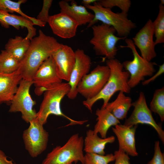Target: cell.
<instances>
[{"mask_svg":"<svg viewBox=\"0 0 164 164\" xmlns=\"http://www.w3.org/2000/svg\"><path fill=\"white\" fill-rule=\"evenodd\" d=\"M62 44L54 37L47 35L39 30L38 36L31 40L27 51L20 63L18 70L22 79L32 81L35 74L42 63Z\"/></svg>","mask_w":164,"mask_h":164,"instance_id":"cell-1","label":"cell"},{"mask_svg":"<svg viewBox=\"0 0 164 164\" xmlns=\"http://www.w3.org/2000/svg\"><path fill=\"white\" fill-rule=\"evenodd\" d=\"M106 63L110 70V75L107 83L97 95L83 101V104L91 112L93 105L98 100H103L101 108H105L111 97L116 92L128 93L131 91V88L128 84L130 74L127 71L123 70L122 63L115 58L107 60Z\"/></svg>","mask_w":164,"mask_h":164,"instance_id":"cell-2","label":"cell"},{"mask_svg":"<svg viewBox=\"0 0 164 164\" xmlns=\"http://www.w3.org/2000/svg\"><path fill=\"white\" fill-rule=\"evenodd\" d=\"M70 90L68 83L54 84L47 88L44 93L43 100L37 113L36 119L42 125L45 124L49 116L54 114L62 116L69 120L70 123L67 126L76 125H81L87 120L76 121L71 119L62 111L60 103L62 99L67 95Z\"/></svg>","mask_w":164,"mask_h":164,"instance_id":"cell-3","label":"cell"},{"mask_svg":"<svg viewBox=\"0 0 164 164\" xmlns=\"http://www.w3.org/2000/svg\"><path fill=\"white\" fill-rule=\"evenodd\" d=\"M98 1L94 3L93 5L85 6L92 11L94 15L93 20L88 24L87 27H91L100 21L102 23L113 27L118 36L127 38L131 31L136 28V24L128 19V13L121 11L114 12L111 9L101 6Z\"/></svg>","mask_w":164,"mask_h":164,"instance_id":"cell-4","label":"cell"},{"mask_svg":"<svg viewBox=\"0 0 164 164\" xmlns=\"http://www.w3.org/2000/svg\"><path fill=\"white\" fill-rule=\"evenodd\" d=\"M84 139L78 133L72 135L63 146H57L48 154L41 164L84 163Z\"/></svg>","mask_w":164,"mask_h":164,"instance_id":"cell-5","label":"cell"},{"mask_svg":"<svg viewBox=\"0 0 164 164\" xmlns=\"http://www.w3.org/2000/svg\"><path fill=\"white\" fill-rule=\"evenodd\" d=\"M91 27L93 36L90 43L93 45L96 55L105 56L107 60L115 58L118 50L117 43L126 38L116 36L114 29L104 24L94 25Z\"/></svg>","mask_w":164,"mask_h":164,"instance_id":"cell-6","label":"cell"},{"mask_svg":"<svg viewBox=\"0 0 164 164\" xmlns=\"http://www.w3.org/2000/svg\"><path fill=\"white\" fill-rule=\"evenodd\" d=\"M125 46L121 47H127L132 51L133 56L132 60H126L122 63L123 68L130 74L128 84L131 88L137 85L144 80L145 77L151 76L155 71V62L147 61L144 59L138 53L132 39L126 38Z\"/></svg>","mask_w":164,"mask_h":164,"instance_id":"cell-7","label":"cell"},{"mask_svg":"<svg viewBox=\"0 0 164 164\" xmlns=\"http://www.w3.org/2000/svg\"><path fill=\"white\" fill-rule=\"evenodd\" d=\"M110 70L107 66L97 65L89 73L84 76L78 84V93L86 100L97 95L103 88L109 78Z\"/></svg>","mask_w":164,"mask_h":164,"instance_id":"cell-8","label":"cell"},{"mask_svg":"<svg viewBox=\"0 0 164 164\" xmlns=\"http://www.w3.org/2000/svg\"><path fill=\"white\" fill-rule=\"evenodd\" d=\"M33 84V81L21 80L9 110L10 112H21L22 119L27 123H29L36 118L37 113L33 109L36 103L29 94L30 88Z\"/></svg>","mask_w":164,"mask_h":164,"instance_id":"cell-9","label":"cell"},{"mask_svg":"<svg viewBox=\"0 0 164 164\" xmlns=\"http://www.w3.org/2000/svg\"><path fill=\"white\" fill-rule=\"evenodd\" d=\"M23 133V139L26 149L32 158L36 157L46 149L49 139L48 133L43 125L36 118Z\"/></svg>","mask_w":164,"mask_h":164,"instance_id":"cell-10","label":"cell"},{"mask_svg":"<svg viewBox=\"0 0 164 164\" xmlns=\"http://www.w3.org/2000/svg\"><path fill=\"white\" fill-rule=\"evenodd\" d=\"M134 109L129 117L126 119L124 125L132 127L138 124H146L152 127L164 143V131L160 125L157 124L152 116V112L148 107L145 94L140 92L138 99L132 103Z\"/></svg>","mask_w":164,"mask_h":164,"instance_id":"cell-11","label":"cell"},{"mask_svg":"<svg viewBox=\"0 0 164 164\" xmlns=\"http://www.w3.org/2000/svg\"><path fill=\"white\" fill-rule=\"evenodd\" d=\"M62 80L58 75L54 60L51 56L42 63L33 77V84L36 87L35 92L40 95L52 86L62 83Z\"/></svg>","mask_w":164,"mask_h":164,"instance_id":"cell-12","label":"cell"},{"mask_svg":"<svg viewBox=\"0 0 164 164\" xmlns=\"http://www.w3.org/2000/svg\"><path fill=\"white\" fill-rule=\"evenodd\" d=\"M154 35L153 21L149 19L132 38L134 45L140 51L141 56L148 61H151L157 55Z\"/></svg>","mask_w":164,"mask_h":164,"instance_id":"cell-13","label":"cell"},{"mask_svg":"<svg viewBox=\"0 0 164 164\" xmlns=\"http://www.w3.org/2000/svg\"><path fill=\"white\" fill-rule=\"evenodd\" d=\"M75 62L71 73L68 83L70 90L67 96L70 99H74L78 94L77 86L83 77L90 71L91 60L82 49H78L75 51Z\"/></svg>","mask_w":164,"mask_h":164,"instance_id":"cell-14","label":"cell"},{"mask_svg":"<svg viewBox=\"0 0 164 164\" xmlns=\"http://www.w3.org/2000/svg\"><path fill=\"white\" fill-rule=\"evenodd\" d=\"M52 56L58 76L69 82L75 62V52L70 47L62 44Z\"/></svg>","mask_w":164,"mask_h":164,"instance_id":"cell-15","label":"cell"},{"mask_svg":"<svg viewBox=\"0 0 164 164\" xmlns=\"http://www.w3.org/2000/svg\"><path fill=\"white\" fill-rule=\"evenodd\" d=\"M48 23L53 33L63 39H70L75 36L79 26L72 18L61 12L50 16Z\"/></svg>","mask_w":164,"mask_h":164,"instance_id":"cell-16","label":"cell"},{"mask_svg":"<svg viewBox=\"0 0 164 164\" xmlns=\"http://www.w3.org/2000/svg\"><path fill=\"white\" fill-rule=\"evenodd\" d=\"M138 125L128 127L118 124L112 128V130L117 137L119 149L128 155L136 156L138 155L135 146V135Z\"/></svg>","mask_w":164,"mask_h":164,"instance_id":"cell-17","label":"cell"},{"mask_svg":"<svg viewBox=\"0 0 164 164\" xmlns=\"http://www.w3.org/2000/svg\"><path fill=\"white\" fill-rule=\"evenodd\" d=\"M22 79L18 70L10 74L0 73V104L11 102Z\"/></svg>","mask_w":164,"mask_h":164,"instance_id":"cell-18","label":"cell"},{"mask_svg":"<svg viewBox=\"0 0 164 164\" xmlns=\"http://www.w3.org/2000/svg\"><path fill=\"white\" fill-rule=\"evenodd\" d=\"M61 12L66 13L75 21L79 26L85 25L90 23L93 20L94 15L87 11L84 6L78 5L74 0L69 3L67 0H62L59 2Z\"/></svg>","mask_w":164,"mask_h":164,"instance_id":"cell-19","label":"cell"},{"mask_svg":"<svg viewBox=\"0 0 164 164\" xmlns=\"http://www.w3.org/2000/svg\"><path fill=\"white\" fill-rule=\"evenodd\" d=\"M0 23L2 26L8 28L12 26L19 30L20 28H26L28 34L26 37L30 40L36 34V29L32 21L21 15H17L4 11H0Z\"/></svg>","mask_w":164,"mask_h":164,"instance_id":"cell-20","label":"cell"},{"mask_svg":"<svg viewBox=\"0 0 164 164\" xmlns=\"http://www.w3.org/2000/svg\"><path fill=\"white\" fill-rule=\"evenodd\" d=\"M115 140L114 136L105 138L99 137L93 130L89 129L86 132L84 140V150L86 153H93L101 155H105L104 149L106 144L112 143Z\"/></svg>","mask_w":164,"mask_h":164,"instance_id":"cell-21","label":"cell"},{"mask_svg":"<svg viewBox=\"0 0 164 164\" xmlns=\"http://www.w3.org/2000/svg\"><path fill=\"white\" fill-rule=\"evenodd\" d=\"M95 114L97 116V122L93 130L95 134L99 133L102 138L107 137V132L111 127L120 124L119 120L106 108L97 109Z\"/></svg>","mask_w":164,"mask_h":164,"instance_id":"cell-22","label":"cell"},{"mask_svg":"<svg viewBox=\"0 0 164 164\" xmlns=\"http://www.w3.org/2000/svg\"><path fill=\"white\" fill-rule=\"evenodd\" d=\"M132 106L131 98L126 96L124 92L119 91L115 100L108 102L105 108L118 120H123L126 117L128 111Z\"/></svg>","mask_w":164,"mask_h":164,"instance_id":"cell-23","label":"cell"},{"mask_svg":"<svg viewBox=\"0 0 164 164\" xmlns=\"http://www.w3.org/2000/svg\"><path fill=\"white\" fill-rule=\"evenodd\" d=\"M30 40L26 37L16 36L9 39L5 46V50L20 63L29 47Z\"/></svg>","mask_w":164,"mask_h":164,"instance_id":"cell-24","label":"cell"},{"mask_svg":"<svg viewBox=\"0 0 164 164\" xmlns=\"http://www.w3.org/2000/svg\"><path fill=\"white\" fill-rule=\"evenodd\" d=\"M26 1V0H19L15 2L10 0H0V11H4L11 14L15 12H16L32 21L34 25H36L40 27L45 26L46 24L36 18L28 15L21 10V5L25 3Z\"/></svg>","mask_w":164,"mask_h":164,"instance_id":"cell-25","label":"cell"},{"mask_svg":"<svg viewBox=\"0 0 164 164\" xmlns=\"http://www.w3.org/2000/svg\"><path fill=\"white\" fill-rule=\"evenodd\" d=\"M20 63L5 50L0 53V73L10 74L17 71Z\"/></svg>","mask_w":164,"mask_h":164,"instance_id":"cell-26","label":"cell"},{"mask_svg":"<svg viewBox=\"0 0 164 164\" xmlns=\"http://www.w3.org/2000/svg\"><path fill=\"white\" fill-rule=\"evenodd\" d=\"M154 35L155 38L154 41L156 45L164 43V6L159 4V11L155 20L153 22Z\"/></svg>","mask_w":164,"mask_h":164,"instance_id":"cell-27","label":"cell"},{"mask_svg":"<svg viewBox=\"0 0 164 164\" xmlns=\"http://www.w3.org/2000/svg\"><path fill=\"white\" fill-rule=\"evenodd\" d=\"M150 110L159 116L162 122L164 121V87L155 90L150 104Z\"/></svg>","mask_w":164,"mask_h":164,"instance_id":"cell-28","label":"cell"},{"mask_svg":"<svg viewBox=\"0 0 164 164\" xmlns=\"http://www.w3.org/2000/svg\"><path fill=\"white\" fill-rule=\"evenodd\" d=\"M114 160L115 156L112 153L101 155L86 153L84 155V164H108Z\"/></svg>","mask_w":164,"mask_h":164,"instance_id":"cell-29","label":"cell"},{"mask_svg":"<svg viewBox=\"0 0 164 164\" xmlns=\"http://www.w3.org/2000/svg\"><path fill=\"white\" fill-rule=\"evenodd\" d=\"M98 2L102 7L111 9L114 7L119 8L121 11L128 13L131 5L130 0H100Z\"/></svg>","mask_w":164,"mask_h":164,"instance_id":"cell-30","label":"cell"},{"mask_svg":"<svg viewBox=\"0 0 164 164\" xmlns=\"http://www.w3.org/2000/svg\"><path fill=\"white\" fill-rule=\"evenodd\" d=\"M52 2V0L43 1L42 8L36 18L37 19L46 24L48 22L50 16L49 15V12Z\"/></svg>","mask_w":164,"mask_h":164,"instance_id":"cell-31","label":"cell"},{"mask_svg":"<svg viewBox=\"0 0 164 164\" xmlns=\"http://www.w3.org/2000/svg\"><path fill=\"white\" fill-rule=\"evenodd\" d=\"M147 164H164V155L161 150L159 141L155 142L153 156Z\"/></svg>","mask_w":164,"mask_h":164,"instance_id":"cell-32","label":"cell"},{"mask_svg":"<svg viewBox=\"0 0 164 164\" xmlns=\"http://www.w3.org/2000/svg\"><path fill=\"white\" fill-rule=\"evenodd\" d=\"M114 154L115 156L114 164H130L129 155L123 150L118 149L115 151Z\"/></svg>","mask_w":164,"mask_h":164,"instance_id":"cell-33","label":"cell"},{"mask_svg":"<svg viewBox=\"0 0 164 164\" xmlns=\"http://www.w3.org/2000/svg\"><path fill=\"white\" fill-rule=\"evenodd\" d=\"M164 73V64L163 63L159 66V69L158 71L153 76L149 79L144 80L142 82L143 85L149 84L151 82L154 81L157 77Z\"/></svg>","mask_w":164,"mask_h":164,"instance_id":"cell-34","label":"cell"},{"mask_svg":"<svg viewBox=\"0 0 164 164\" xmlns=\"http://www.w3.org/2000/svg\"><path fill=\"white\" fill-rule=\"evenodd\" d=\"M0 164H14L12 160H9L5 153L0 149Z\"/></svg>","mask_w":164,"mask_h":164,"instance_id":"cell-35","label":"cell"},{"mask_svg":"<svg viewBox=\"0 0 164 164\" xmlns=\"http://www.w3.org/2000/svg\"><path fill=\"white\" fill-rule=\"evenodd\" d=\"M97 0H83L81 1L82 3L84 6H85L87 5H91L92 3H94L95 2L97 1Z\"/></svg>","mask_w":164,"mask_h":164,"instance_id":"cell-36","label":"cell"},{"mask_svg":"<svg viewBox=\"0 0 164 164\" xmlns=\"http://www.w3.org/2000/svg\"><path fill=\"white\" fill-rule=\"evenodd\" d=\"M160 4H161L164 5V0H161Z\"/></svg>","mask_w":164,"mask_h":164,"instance_id":"cell-37","label":"cell"},{"mask_svg":"<svg viewBox=\"0 0 164 164\" xmlns=\"http://www.w3.org/2000/svg\"></svg>","mask_w":164,"mask_h":164,"instance_id":"cell-38","label":"cell"}]
</instances>
